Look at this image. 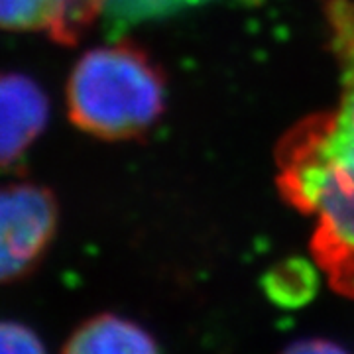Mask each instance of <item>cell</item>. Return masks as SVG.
<instances>
[{
  "label": "cell",
  "instance_id": "cell-3",
  "mask_svg": "<svg viewBox=\"0 0 354 354\" xmlns=\"http://www.w3.org/2000/svg\"><path fill=\"white\" fill-rule=\"evenodd\" d=\"M59 228L55 193L39 183L20 181L0 187V286L36 272Z\"/></svg>",
  "mask_w": 354,
  "mask_h": 354
},
{
  "label": "cell",
  "instance_id": "cell-6",
  "mask_svg": "<svg viewBox=\"0 0 354 354\" xmlns=\"http://www.w3.org/2000/svg\"><path fill=\"white\" fill-rule=\"evenodd\" d=\"M62 354H160L153 339L136 323L101 313L83 321L65 341Z\"/></svg>",
  "mask_w": 354,
  "mask_h": 354
},
{
  "label": "cell",
  "instance_id": "cell-2",
  "mask_svg": "<svg viewBox=\"0 0 354 354\" xmlns=\"http://www.w3.org/2000/svg\"><path fill=\"white\" fill-rule=\"evenodd\" d=\"M165 77L134 41L85 51L65 87L71 124L106 142L148 134L165 111Z\"/></svg>",
  "mask_w": 354,
  "mask_h": 354
},
{
  "label": "cell",
  "instance_id": "cell-4",
  "mask_svg": "<svg viewBox=\"0 0 354 354\" xmlns=\"http://www.w3.org/2000/svg\"><path fill=\"white\" fill-rule=\"evenodd\" d=\"M50 120L46 91L32 77L0 71V169L24 162Z\"/></svg>",
  "mask_w": 354,
  "mask_h": 354
},
{
  "label": "cell",
  "instance_id": "cell-5",
  "mask_svg": "<svg viewBox=\"0 0 354 354\" xmlns=\"http://www.w3.org/2000/svg\"><path fill=\"white\" fill-rule=\"evenodd\" d=\"M104 8L106 0H0V30L44 34L71 46Z\"/></svg>",
  "mask_w": 354,
  "mask_h": 354
},
{
  "label": "cell",
  "instance_id": "cell-9",
  "mask_svg": "<svg viewBox=\"0 0 354 354\" xmlns=\"http://www.w3.org/2000/svg\"><path fill=\"white\" fill-rule=\"evenodd\" d=\"M0 354H48V348L32 327L0 319Z\"/></svg>",
  "mask_w": 354,
  "mask_h": 354
},
{
  "label": "cell",
  "instance_id": "cell-8",
  "mask_svg": "<svg viewBox=\"0 0 354 354\" xmlns=\"http://www.w3.org/2000/svg\"><path fill=\"white\" fill-rule=\"evenodd\" d=\"M207 0H106V8L124 18H153L185 10L189 6H197Z\"/></svg>",
  "mask_w": 354,
  "mask_h": 354
},
{
  "label": "cell",
  "instance_id": "cell-10",
  "mask_svg": "<svg viewBox=\"0 0 354 354\" xmlns=\"http://www.w3.org/2000/svg\"><path fill=\"white\" fill-rule=\"evenodd\" d=\"M281 354H346L341 346L329 341H301L291 344Z\"/></svg>",
  "mask_w": 354,
  "mask_h": 354
},
{
  "label": "cell",
  "instance_id": "cell-7",
  "mask_svg": "<svg viewBox=\"0 0 354 354\" xmlns=\"http://www.w3.org/2000/svg\"><path fill=\"white\" fill-rule=\"evenodd\" d=\"M264 288L276 304L297 307L309 301V297L315 293L317 278L305 262L291 260L278 266L266 276Z\"/></svg>",
  "mask_w": 354,
  "mask_h": 354
},
{
  "label": "cell",
  "instance_id": "cell-1",
  "mask_svg": "<svg viewBox=\"0 0 354 354\" xmlns=\"http://www.w3.org/2000/svg\"><path fill=\"white\" fill-rule=\"evenodd\" d=\"M325 20L341 95L281 136L276 183L291 207L313 216L311 254L330 288L354 299V0H327Z\"/></svg>",
  "mask_w": 354,
  "mask_h": 354
}]
</instances>
